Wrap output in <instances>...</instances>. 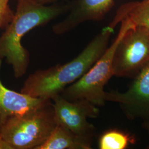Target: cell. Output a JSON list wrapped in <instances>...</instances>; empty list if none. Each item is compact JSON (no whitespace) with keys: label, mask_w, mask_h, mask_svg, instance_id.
I'll list each match as a JSON object with an SVG mask.
<instances>
[{"label":"cell","mask_w":149,"mask_h":149,"mask_svg":"<svg viewBox=\"0 0 149 149\" xmlns=\"http://www.w3.org/2000/svg\"><path fill=\"white\" fill-rule=\"evenodd\" d=\"M149 64V30L133 26L120 40L113 59V76L134 77Z\"/></svg>","instance_id":"5b68a950"},{"label":"cell","mask_w":149,"mask_h":149,"mask_svg":"<svg viewBox=\"0 0 149 149\" xmlns=\"http://www.w3.org/2000/svg\"><path fill=\"white\" fill-rule=\"evenodd\" d=\"M120 27L117 37L108 47L95 64L85 74L74 84L64 89L61 96L71 101L86 100L97 107L105 104L104 86L113 74V59L118 44L129 29L134 26L127 19L120 22Z\"/></svg>","instance_id":"277c9868"},{"label":"cell","mask_w":149,"mask_h":149,"mask_svg":"<svg viewBox=\"0 0 149 149\" xmlns=\"http://www.w3.org/2000/svg\"><path fill=\"white\" fill-rule=\"evenodd\" d=\"M14 15L0 36V59L10 65L16 78L27 72L29 54L22 46L23 37L33 29L59 17L66 7L43 5L36 0H17Z\"/></svg>","instance_id":"7a4b0ae2"},{"label":"cell","mask_w":149,"mask_h":149,"mask_svg":"<svg viewBox=\"0 0 149 149\" xmlns=\"http://www.w3.org/2000/svg\"><path fill=\"white\" fill-rule=\"evenodd\" d=\"M10 1L0 0V29H5L14 15L9 5Z\"/></svg>","instance_id":"4fadbf2b"},{"label":"cell","mask_w":149,"mask_h":149,"mask_svg":"<svg viewBox=\"0 0 149 149\" xmlns=\"http://www.w3.org/2000/svg\"><path fill=\"white\" fill-rule=\"evenodd\" d=\"M92 146L61 125L57 124L47 140L37 149H90Z\"/></svg>","instance_id":"8fae6325"},{"label":"cell","mask_w":149,"mask_h":149,"mask_svg":"<svg viewBox=\"0 0 149 149\" xmlns=\"http://www.w3.org/2000/svg\"><path fill=\"white\" fill-rule=\"evenodd\" d=\"M142 126L144 129L148 132L149 135V117L146 118L143 120V124ZM147 149H149V143L148 145L147 146Z\"/></svg>","instance_id":"5bb4252c"},{"label":"cell","mask_w":149,"mask_h":149,"mask_svg":"<svg viewBox=\"0 0 149 149\" xmlns=\"http://www.w3.org/2000/svg\"><path fill=\"white\" fill-rule=\"evenodd\" d=\"M2 60L0 59V70ZM51 100L34 98L7 88L0 79V124L12 116L42 106Z\"/></svg>","instance_id":"9c48e42d"},{"label":"cell","mask_w":149,"mask_h":149,"mask_svg":"<svg viewBox=\"0 0 149 149\" xmlns=\"http://www.w3.org/2000/svg\"><path fill=\"white\" fill-rule=\"evenodd\" d=\"M57 122L51 101L7 118L0 124V137L13 149H37L47 140Z\"/></svg>","instance_id":"3957f363"},{"label":"cell","mask_w":149,"mask_h":149,"mask_svg":"<svg viewBox=\"0 0 149 149\" xmlns=\"http://www.w3.org/2000/svg\"><path fill=\"white\" fill-rule=\"evenodd\" d=\"M114 0H77L64 20L54 25L56 34L70 32L80 24L89 21H100L111 9Z\"/></svg>","instance_id":"ba28073f"},{"label":"cell","mask_w":149,"mask_h":149,"mask_svg":"<svg viewBox=\"0 0 149 149\" xmlns=\"http://www.w3.org/2000/svg\"><path fill=\"white\" fill-rule=\"evenodd\" d=\"M125 19L130 20L135 26H143L149 30V0L123 4L119 8L108 26L114 29L118 24Z\"/></svg>","instance_id":"30bf717a"},{"label":"cell","mask_w":149,"mask_h":149,"mask_svg":"<svg viewBox=\"0 0 149 149\" xmlns=\"http://www.w3.org/2000/svg\"><path fill=\"white\" fill-rule=\"evenodd\" d=\"M52 100L57 124L68 129L92 146L96 129L87 119L99 116L97 107L86 100L69 101L61 95Z\"/></svg>","instance_id":"8992f818"},{"label":"cell","mask_w":149,"mask_h":149,"mask_svg":"<svg viewBox=\"0 0 149 149\" xmlns=\"http://www.w3.org/2000/svg\"><path fill=\"white\" fill-rule=\"evenodd\" d=\"M0 149H13L12 146L0 137Z\"/></svg>","instance_id":"9a60e30c"},{"label":"cell","mask_w":149,"mask_h":149,"mask_svg":"<svg viewBox=\"0 0 149 149\" xmlns=\"http://www.w3.org/2000/svg\"><path fill=\"white\" fill-rule=\"evenodd\" d=\"M106 101L118 103L129 120L149 117V64L134 77L127 90L106 92Z\"/></svg>","instance_id":"52a82bcc"},{"label":"cell","mask_w":149,"mask_h":149,"mask_svg":"<svg viewBox=\"0 0 149 149\" xmlns=\"http://www.w3.org/2000/svg\"><path fill=\"white\" fill-rule=\"evenodd\" d=\"M114 29L108 26L76 57L66 64L39 70L31 74L21 92L34 98L51 100L79 80L100 58L108 47Z\"/></svg>","instance_id":"6da1fadb"},{"label":"cell","mask_w":149,"mask_h":149,"mask_svg":"<svg viewBox=\"0 0 149 149\" xmlns=\"http://www.w3.org/2000/svg\"><path fill=\"white\" fill-rule=\"evenodd\" d=\"M135 138L129 134L117 129L105 132L99 139L100 149H125L134 144Z\"/></svg>","instance_id":"7c38bea8"},{"label":"cell","mask_w":149,"mask_h":149,"mask_svg":"<svg viewBox=\"0 0 149 149\" xmlns=\"http://www.w3.org/2000/svg\"><path fill=\"white\" fill-rule=\"evenodd\" d=\"M36 1H37L38 2L43 5H49L50 3L55 2L58 0H36Z\"/></svg>","instance_id":"2e32d148"}]
</instances>
